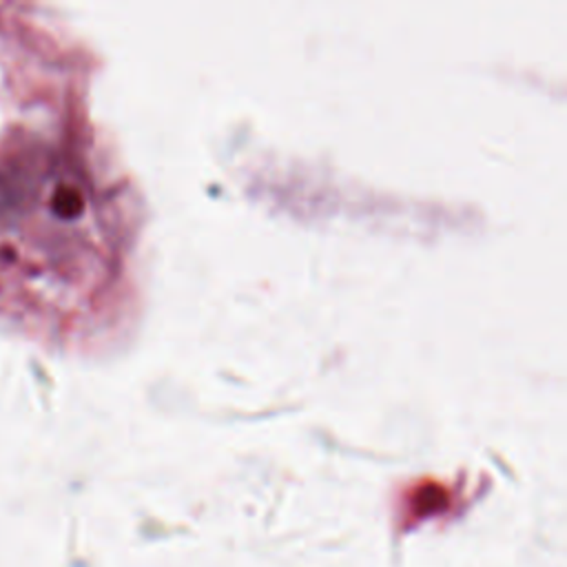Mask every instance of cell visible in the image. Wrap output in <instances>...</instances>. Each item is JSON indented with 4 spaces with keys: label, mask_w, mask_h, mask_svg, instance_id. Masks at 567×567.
Instances as JSON below:
<instances>
[]
</instances>
